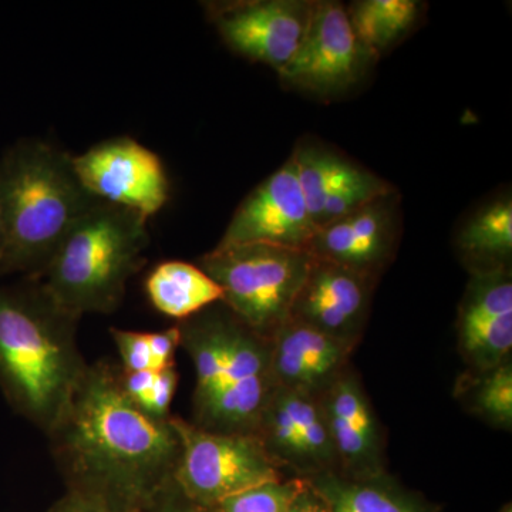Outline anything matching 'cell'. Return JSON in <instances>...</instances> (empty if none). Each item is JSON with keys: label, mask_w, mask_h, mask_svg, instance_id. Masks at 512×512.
Listing matches in <instances>:
<instances>
[{"label": "cell", "mask_w": 512, "mask_h": 512, "mask_svg": "<svg viewBox=\"0 0 512 512\" xmlns=\"http://www.w3.org/2000/svg\"><path fill=\"white\" fill-rule=\"evenodd\" d=\"M171 419L144 412L124 393L120 369L100 360L46 436L67 488L146 508L174 480L180 439Z\"/></svg>", "instance_id": "6da1fadb"}, {"label": "cell", "mask_w": 512, "mask_h": 512, "mask_svg": "<svg viewBox=\"0 0 512 512\" xmlns=\"http://www.w3.org/2000/svg\"><path fill=\"white\" fill-rule=\"evenodd\" d=\"M79 320L39 281L0 286V389L13 412L45 434L89 365L77 346Z\"/></svg>", "instance_id": "7a4b0ae2"}, {"label": "cell", "mask_w": 512, "mask_h": 512, "mask_svg": "<svg viewBox=\"0 0 512 512\" xmlns=\"http://www.w3.org/2000/svg\"><path fill=\"white\" fill-rule=\"evenodd\" d=\"M97 202L70 154L40 140L10 147L0 158V276L42 278L74 225Z\"/></svg>", "instance_id": "3957f363"}, {"label": "cell", "mask_w": 512, "mask_h": 512, "mask_svg": "<svg viewBox=\"0 0 512 512\" xmlns=\"http://www.w3.org/2000/svg\"><path fill=\"white\" fill-rule=\"evenodd\" d=\"M148 221L99 201L74 225L37 281L67 313H113L146 262Z\"/></svg>", "instance_id": "277c9868"}, {"label": "cell", "mask_w": 512, "mask_h": 512, "mask_svg": "<svg viewBox=\"0 0 512 512\" xmlns=\"http://www.w3.org/2000/svg\"><path fill=\"white\" fill-rule=\"evenodd\" d=\"M313 256L308 249L271 244L215 247L200 268L222 291V303L258 338L266 340L291 318Z\"/></svg>", "instance_id": "5b68a950"}, {"label": "cell", "mask_w": 512, "mask_h": 512, "mask_svg": "<svg viewBox=\"0 0 512 512\" xmlns=\"http://www.w3.org/2000/svg\"><path fill=\"white\" fill-rule=\"evenodd\" d=\"M171 420L180 439L174 484L192 503L215 508L232 495L282 480L281 466L254 434L220 433L180 417Z\"/></svg>", "instance_id": "8992f818"}, {"label": "cell", "mask_w": 512, "mask_h": 512, "mask_svg": "<svg viewBox=\"0 0 512 512\" xmlns=\"http://www.w3.org/2000/svg\"><path fill=\"white\" fill-rule=\"evenodd\" d=\"M376 57L357 39L348 8L335 0L315 2L311 25L298 53L279 74L289 89L323 100L338 99L365 76Z\"/></svg>", "instance_id": "52a82bcc"}, {"label": "cell", "mask_w": 512, "mask_h": 512, "mask_svg": "<svg viewBox=\"0 0 512 512\" xmlns=\"http://www.w3.org/2000/svg\"><path fill=\"white\" fill-rule=\"evenodd\" d=\"M74 170L96 200L137 212L150 220L170 200L164 163L131 137L101 141L80 156Z\"/></svg>", "instance_id": "ba28073f"}, {"label": "cell", "mask_w": 512, "mask_h": 512, "mask_svg": "<svg viewBox=\"0 0 512 512\" xmlns=\"http://www.w3.org/2000/svg\"><path fill=\"white\" fill-rule=\"evenodd\" d=\"M313 6L308 0L210 3L208 16L232 52L281 73L305 39Z\"/></svg>", "instance_id": "9c48e42d"}, {"label": "cell", "mask_w": 512, "mask_h": 512, "mask_svg": "<svg viewBox=\"0 0 512 512\" xmlns=\"http://www.w3.org/2000/svg\"><path fill=\"white\" fill-rule=\"evenodd\" d=\"M274 389L269 343L229 313L227 365L221 389L195 419V426L220 433L254 434Z\"/></svg>", "instance_id": "30bf717a"}, {"label": "cell", "mask_w": 512, "mask_h": 512, "mask_svg": "<svg viewBox=\"0 0 512 512\" xmlns=\"http://www.w3.org/2000/svg\"><path fill=\"white\" fill-rule=\"evenodd\" d=\"M316 232L291 156L239 204L217 247L271 244L308 249Z\"/></svg>", "instance_id": "8fae6325"}, {"label": "cell", "mask_w": 512, "mask_h": 512, "mask_svg": "<svg viewBox=\"0 0 512 512\" xmlns=\"http://www.w3.org/2000/svg\"><path fill=\"white\" fill-rule=\"evenodd\" d=\"M400 235L399 195L394 191L319 228L309 244L313 258L377 279L393 258Z\"/></svg>", "instance_id": "7c38bea8"}, {"label": "cell", "mask_w": 512, "mask_h": 512, "mask_svg": "<svg viewBox=\"0 0 512 512\" xmlns=\"http://www.w3.org/2000/svg\"><path fill=\"white\" fill-rule=\"evenodd\" d=\"M373 282L352 269L313 258L289 319L355 346L369 311Z\"/></svg>", "instance_id": "4fadbf2b"}, {"label": "cell", "mask_w": 512, "mask_h": 512, "mask_svg": "<svg viewBox=\"0 0 512 512\" xmlns=\"http://www.w3.org/2000/svg\"><path fill=\"white\" fill-rule=\"evenodd\" d=\"M320 406L328 424L338 466L349 478H376L382 470L379 427L356 377L339 375L322 393Z\"/></svg>", "instance_id": "5bb4252c"}, {"label": "cell", "mask_w": 512, "mask_h": 512, "mask_svg": "<svg viewBox=\"0 0 512 512\" xmlns=\"http://www.w3.org/2000/svg\"><path fill=\"white\" fill-rule=\"evenodd\" d=\"M275 386L316 394L342 375L353 346L289 319L269 340Z\"/></svg>", "instance_id": "9a60e30c"}, {"label": "cell", "mask_w": 512, "mask_h": 512, "mask_svg": "<svg viewBox=\"0 0 512 512\" xmlns=\"http://www.w3.org/2000/svg\"><path fill=\"white\" fill-rule=\"evenodd\" d=\"M148 301L178 323L222 302V291L200 266L183 261L161 262L146 278Z\"/></svg>", "instance_id": "2e32d148"}, {"label": "cell", "mask_w": 512, "mask_h": 512, "mask_svg": "<svg viewBox=\"0 0 512 512\" xmlns=\"http://www.w3.org/2000/svg\"><path fill=\"white\" fill-rule=\"evenodd\" d=\"M291 156L315 227L328 198L372 173L319 143H299Z\"/></svg>", "instance_id": "e0dca14e"}, {"label": "cell", "mask_w": 512, "mask_h": 512, "mask_svg": "<svg viewBox=\"0 0 512 512\" xmlns=\"http://www.w3.org/2000/svg\"><path fill=\"white\" fill-rule=\"evenodd\" d=\"M328 512H423L419 505L375 478H346L332 473L306 480Z\"/></svg>", "instance_id": "ac0fdd59"}, {"label": "cell", "mask_w": 512, "mask_h": 512, "mask_svg": "<svg viewBox=\"0 0 512 512\" xmlns=\"http://www.w3.org/2000/svg\"><path fill=\"white\" fill-rule=\"evenodd\" d=\"M419 9L414 0H363L353 3L348 15L357 39L377 59L412 28Z\"/></svg>", "instance_id": "d6986e66"}, {"label": "cell", "mask_w": 512, "mask_h": 512, "mask_svg": "<svg viewBox=\"0 0 512 512\" xmlns=\"http://www.w3.org/2000/svg\"><path fill=\"white\" fill-rule=\"evenodd\" d=\"M458 247L468 258L503 266L501 261L512 252L511 198H501L478 211L461 229Z\"/></svg>", "instance_id": "ffe728a7"}, {"label": "cell", "mask_w": 512, "mask_h": 512, "mask_svg": "<svg viewBox=\"0 0 512 512\" xmlns=\"http://www.w3.org/2000/svg\"><path fill=\"white\" fill-rule=\"evenodd\" d=\"M474 412L497 426L510 429L512 423V369L504 362L485 370L474 382L471 396Z\"/></svg>", "instance_id": "44dd1931"}, {"label": "cell", "mask_w": 512, "mask_h": 512, "mask_svg": "<svg viewBox=\"0 0 512 512\" xmlns=\"http://www.w3.org/2000/svg\"><path fill=\"white\" fill-rule=\"evenodd\" d=\"M305 480L272 481L227 498L217 512H289Z\"/></svg>", "instance_id": "7402d4cb"}, {"label": "cell", "mask_w": 512, "mask_h": 512, "mask_svg": "<svg viewBox=\"0 0 512 512\" xmlns=\"http://www.w3.org/2000/svg\"><path fill=\"white\" fill-rule=\"evenodd\" d=\"M144 510L146 508L117 500L110 495L67 488L66 494L47 512H144Z\"/></svg>", "instance_id": "603a6c76"}, {"label": "cell", "mask_w": 512, "mask_h": 512, "mask_svg": "<svg viewBox=\"0 0 512 512\" xmlns=\"http://www.w3.org/2000/svg\"><path fill=\"white\" fill-rule=\"evenodd\" d=\"M110 333L119 350L120 369L123 372H146V370L154 372L147 332L114 328Z\"/></svg>", "instance_id": "cb8c5ba5"}, {"label": "cell", "mask_w": 512, "mask_h": 512, "mask_svg": "<svg viewBox=\"0 0 512 512\" xmlns=\"http://www.w3.org/2000/svg\"><path fill=\"white\" fill-rule=\"evenodd\" d=\"M178 387V372L175 365L167 366L165 369L156 373L153 387L148 392L146 399L138 407L158 417V419H168L171 417L170 407L173 403L175 392Z\"/></svg>", "instance_id": "d4e9b609"}, {"label": "cell", "mask_w": 512, "mask_h": 512, "mask_svg": "<svg viewBox=\"0 0 512 512\" xmlns=\"http://www.w3.org/2000/svg\"><path fill=\"white\" fill-rule=\"evenodd\" d=\"M147 338L154 372L175 365V352L181 348V332L178 325L160 332H148Z\"/></svg>", "instance_id": "484cf974"}, {"label": "cell", "mask_w": 512, "mask_h": 512, "mask_svg": "<svg viewBox=\"0 0 512 512\" xmlns=\"http://www.w3.org/2000/svg\"><path fill=\"white\" fill-rule=\"evenodd\" d=\"M144 512H217L215 508L202 507L192 503L177 485L171 483L147 505Z\"/></svg>", "instance_id": "4316f807"}, {"label": "cell", "mask_w": 512, "mask_h": 512, "mask_svg": "<svg viewBox=\"0 0 512 512\" xmlns=\"http://www.w3.org/2000/svg\"><path fill=\"white\" fill-rule=\"evenodd\" d=\"M289 512H328L319 495L313 491L311 485L305 480V484L291 505Z\"/></svg>", "instance_id": "83f0119b"}, {"label": "cell", "mask_w": 512, "mask_h": 512, "mask_svg": "<svg viewBox=\"0 0 512 512\" xmlns=\"http://www.w3.org/2000/svg\"><path fill=\"white\" fill-rule=\"evenodd\" d=\"M2 252H3V232H2V225H0V258H2Z\"/></svg>", "instance_id": "f1b7e54d"}, {"label": "cell", "mask_w": 512, "mask_h": 512, "mask_svg": "<svg viewBox=\"0 0 512 512\" xmlns=\"http://www.w3.org/2000/svg\"><path fill=\"white\" fill-rule=\"evenodd\" d=\"M501 512H512L511 505H507V507H504L503 511H501Z\"/></svg>", "instance_id": "f546056e"}]
</instances>
